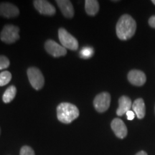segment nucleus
I'll use <instances>...</instances> for the list:
<instances>
[{"instance_id": "f257e3e1", "label": "nucleus", "mask_w": 155, "mask_h": 155, "mask_svg": "<svg viewBox=\"0 0 155 155\" xmlns=\"http://www.w3.org/2000/svg\"><path fill=\"white\" fill-rule=\"evenodd\" d=\"M137 23L129 15H123L120 17L116 27L117 37L121 40H127L135 34Z\"/></svg>"}, {"instance_id": "f03ea898", "label": "nucleus", "mask_w": 155, "mask_h": 155, "mask_svg": "<svg viewBox=\"0 0 155 155\" xmlns=\"http://www.w3.org/2000/svg\"><path fill=\"white\" fill-rule=\"evenodd\" d=\"M80 115L78 108L74 104L63 102L57 107V117L61 123L68 124L75 120Z\"/></svg>"}, {"instance_id": "7ed1b4c3", "label": "nucleus", "mask_w": 155, "mask_h": 155, "mask_svg": "<svg viewBox=\"0 0 155 155\" xmlns=\"http://www.w3.org/2000/svg\"><path fill=\"white\" fill-rule=\"evenodd\" d=\"M19 28L13 25H6L1 33L0 39L6 44H12L19 39Z\"/></svg>"}, {"instance_id": "20e7f679", "label": "nucleus", "mask_w": 155, "mask_h": 155, "mask_svg": "<svg viewBox=\"0 0 155 155\" xmlns=\"http://www.w3.org/2000/svg\"><path fill=\"white\" fill-rule=\"evenodd\" d=\"M58 38L63 47L71 50L78 49V42L77 39L70 34L65 28H61L58 30Z\"/></svg>"}, {"instance_id": "39448f33", "label": "nucleus", "mask_w": 155, "mask_h": 155, "mask_svg": "<svg viewBox=\"0 0 155 155\" xmlns=\"http://www.w3.org/2000/svg\"><path fill=\"white\" fill-rule=\"evenodd\" d=\"M29 81L32 88L39 91L43 88L45 85V78L40 69L36 67H30L27 71Z\"/></svg>"}, {"instance_id": "423d86ee", "label": "nucleus", "mask_w": 155, "mask_h": 155, "mask_svg": "<svg viewBox=\"0 0 155 155\" xmlns=\"http://www.w3.org/2000/svg\"><path fill=\"white\" fill-rule=\"evenodd\" d=\"M111 104V95L108 92H102L95 97L94 106L95 109L99 113L107 111Z\"/></svg>"}, {"instance_id": "0eeeda50", "label": "nucleus", "mask_w": 155, "mask_h": 155, "mask_svg": "<svg viewBox=\"0 0 155 155\" xmlns=\"http://www.w3.org/2000/svg\"><path fill=\"white\" fill-rule=\"evenodd\" d=\"M45 49L48 54L54 58L65 56L67 54V50L53 40H48L45 42Z\"/></svg>"}, {"instance_id": "6e6552de", "label": "nucleus", "mask_w": 155, "mask_h": 155, "mask_svg": "<svg viewBox=\"0 0 155 155\" xmlns=\"http://www.w3.org/2000/svg\"><path fill=\"white\" fill-rule=\"evenodd\" d=\"M33 5L37 11H38L41 15L53 16L56 12L55 7L46 0H35Z\"/></svg>"}, {"instance_id": "1a4fd4ad", "label": "nucleus", "mask_w": 155, "mask_h": 155, "mask_svg": "<svg viewBox=\"0 0 155 155\" xmlns=\"http://www.w3.org/2000/svg\"><path fill=\"white\" fill-rule=\"evenodd\" d=\"M19 15L18 7L9 2L0 3V16L5 18H15Z\"/></svg>"}, {"instance_id": "9d476101", "label": "nucleus", "mask_w": 155, "mask_h": 155, "mask_svg": "<svg viewBox=\"0 0 155 155\" xmlns=\"http://www.w3.org/2000/svg\"><path fill=\"white\" fill-rule=\"evenodd\" d=\"M128 81L130 83L136 86H141L146 83V75L142 71L139 70H132L129 71L127 75Z\"/></svg>"}, {"instance_id": "9b49d317", "label": "nucleus", "mask_w": 155, "mask_h": 155, "mask_svg": "<svg viewBox=\"0 0 155 155\" xmlns=\"http://www.w3.org/2000/svg\"><path fill=\"white\" fill-rule=\"evenodd\" d=\"M111 127L118 138L124 139L127 136L128 131L127 126L121 119L116 118L113 119L111 124Z\"/></svg>"}, {"instance_id": "f8f14e48", "label": "nucleus", "mask_w": 155, "mask_h": 155, "mask_svg": "<svg viewBox=\"0 0 155 155\" xmlns=\"http://www.w3.org/2000/svg\"><path fill=\"white\" fill-rule=\"evenodd\" d=\"M56 3L61 9L62 14L66 18H73L74 17V9L73 6L69 0H57Z\"/></svg>"}, {"instance_id": "ddd939ff", "label": "nucleus", "mask_w": 155, "mask_h": 155, "mask_svg": "<svg viewBox=\"0 0 155 155\" xmlns=\"http://www.w3.org/2000/svg\"><path fill=\"white\" fill-rule=\"evenodd\" d=\"M132 107L131 100L128 96H122L119 99V107L116 110V114L119 116H123L127 114V111H130V108Z\"/></svg>"}, {"instance_id": "4468645a", "label": "nucleus", "mask_w": 155, "mask_h": 155, "mask_svg": "<svg viewBox=\"0 0 155 155\" xmlns=\"http://www.w3.org/2000/svg\"><path fill=\"white\" fill-rule=\"evenodd\" d=\"M133 111L139 119H143L146 114V106L142 98H137L132 104Z\"/></svg>"}, {"instance_id": "2eb2a0df", "label": "nucleus", "mask_w": 155, "mask_h": 155, "mask_svg": "<svg viewBox=\"0 0 155 155\" xmlns=\"http://www.w3.org/2000/svg\"><path fill=\"white\" fill-rule=\"evenodd\" d=\"M85 9L86 13L90 16H95L99 11V4L96 0H86Z\"/></svg>"}, {"instance_id": "dca6fc26", "label": "nucleus", "mask_w": 155, "mask_h": 155, "mask_svg": "<svg viewBox=\"0 0 155 155\" xmlns=\"http://www.w3.org/2000/svg\"><path fill=\"white\" fill-rule=\"evenodd\" d=\"M17 94V88L15 86H10L8 87L2 96V101L5 104H9L12 102L15 98Z\"/></svg>"}, {"instance_id": "f3484780", "label": "nucleus", "mask_w": 155, "mask_h": 155, "mask_svg": "<svg viewBox=\"0 0 155 155\" xmlns=\"http://www.w3.org/2000/svg\"><path fill=\"white\" fill-rule=\"evenodd\" d=\"M12 80V74L10 72L5 71L0 73V86L7 85Z\"/></svg>"}, {"instance_id": "a211bd4d", "label": "nucleus", "mask_w": 155, "mask_h": 155, "mask_svg": "<svg viewBox=\"0 0 155 155\" xmlns=\"http://www.w3.org/2000/svg\"><path fill=\"white\" fill-rule=\"evenodd\" d=\"M94 51L92 48L90 47H86L83 48L80 52V56L81 58H83V59H88V58H91L94 55Z\"/></svg>"}, {"instance_id": "6ab92c4d", "label": "nucleus", "mask_w": 155, "mask_h": 155, "mask_svg": "<svg viewBox=\"0 0 155 155\" xmlns=\"http://www.w3.org/2000/svg\"><path fill=\"white\" fill-rule=\"evenodd\" d=\"M10 65V62L8 58L5 55H0V70L7 68Z\"/></svg>"}, {"instance_id": "aec40b11", "label": "nucleus", "mask_w": 155, "mask_h": 155, "mask_svg": "<svg viewBox=\"0 0 155 155\" xmlns=\"http://www.w3.org/2000/svg\"><path fill=\"white\" fill-rule=\"evenodd\" d=\"M19 155H35L32 147L29 146H23L20 150Z\"/></svg>"}, {"instance_id": "412c9836", "label": "nucleus", "mask_w": 155, "mask_h": 155, "mask_svg": "<svg viewBox=\"0 0 155 155\" xmlns=\"http://www.w3.org/2000/svg\"><path fill=\"white\" fill-rule=\"evenodd\" d=\"M127 119L129 120V121H131V120H133L134 119L135 117V114L134 112L132 111H129L127 112Z\"/></svg>"}, {"instance_id": "4be33fe9", "label": "nucleus", "mask_w": 155, "mask_h": 155, "mask_svg": "<svg viewBox=\"0 0 155 155\" xmlns=\"http://www.w3.org/2000/svg\"><path fill=\"white\" fill-rule=\"evenodd\" d=\"M149 25L153 28H155V15H153L149 19Z\"/></svg>"}, {"instance_id": "5701e85b", "label": "nucleus", "mask_w": 155, "mask_h": 155, "mask_svg": "<svg viewBox=\"0 0 155 155\" xmlns=\"http://www.w3.org/2000/svg\"><path fill=\"white\" fill-rule=\"evenodd\" d=\"M136 155H147V154L146 152H144V151H140V152H137Z\"/></svg>"}, {"instance_id": "b1692460", "label": "nucleus", "mask_w": 155, "mask_h": 155, "mask_svg": "<svg viewBox=\"0 0 155 155\" xmlns=\"http://www.w3.org/2000/svg\"><path fill=\"white\" fill-rule=\"evenodd\" d=\"M152 2L153 4H154V5H155V0H152Z\"/></svg>"}, {"instance_id": "393cba45", "label": "nucleus", "mask_w": 155, "mask_h": 155, "mask_svg": "<svg viewBox=\"0 0 155 155\" xmlns=\"http://www.w3.org/2000/svg\"><path fill=\"white\" fill-rule=\"evenodd\" d=\"M0 135H1V128H0Z\"/></svg>"}, {"instance_id": "a878e982", "label": "nucleus", "mask_w": 155, "mask_h": 155, "mask_svg": "<svg viewBox=\"0 0 155 155\" xmlns=\"http://www.w3.org/2000/svg\"><path fill=\"white\" fill-rule=\"evenodd\" d=\"M154 111H155V107H154Z\"/></svg>"}]
</instances>
